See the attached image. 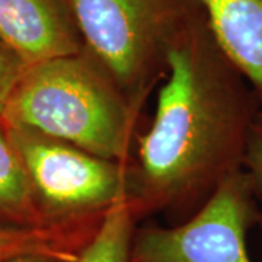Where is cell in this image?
I'll use <instances>...</instances> for the list:
<instances>
[{"label":"cell","mask_w":262,"mask_h":262,"mask_svg":"<svg viewBox=\"0 0 262 262\" xmlns=\"http://www.w3.org/2000/svg\"><path fill=\"white\" fill-rule=\"evenodd\" d=\"M28 64L0 39V118Z\"/></svg>","instance_id":"cell-12"},{"label":"cell","mask_w":262,"mask_h":262,"mask_svg":"<svg viewBox=\"0 0 262 262\" xmlns=\"http://www.w3.org/2000/svg\"><path fill=\"white\" fill-rule=\"evenodd\" d=\"M88 48L144 108L168 73L172 44L204 15L200 0H72Z\"/></svg>","instance_id":"cell-3"},{"label":"cell","mask_w":262,"mask_h":262,"mask_svg":"<svg viewBox=\"0 0 262 262\" xmlns=\"http://www.w3.org/2000/svg\"><path fill=\"white\" fill-rule=\"evenodd\" d=\"M256 217L251 181L239 169L187 220L137 226L131 262H252L246 236Z\"/></svg>","instance_id":"cell-5"},{"label":"cell","mask_w":262,"mask_h":262,"mask_svg":"<svg viewBox=\"0 0 262 262\" xmlns=\"http://www.w3.org/2000/svg\"><path fill=\"white\" fill-rule=\"evenodd\" d=\"M3 127L50 226L102 222L114 206L128 201L131 163L105 159L29 128Z\"/></svg>","instance_id":"cell-4"},{"label":"cell","mask_w":262,"mask_h":262,"mask_svg":"<svg viewBox=\"0 0 262 262\" xmlns=\"http://www.w3.org/2000/svg\"><path fill=\"white\" fill-rule=\"evenodd\" d=\"M143 108L88 50L28 66L0 121L131 163Z\"/></svg>","instance_id":"cell-2"},{"label":"cell","mask_w":262,"mask_h":262,"mask_svg":"<svg viewBox=\"0 0 262 262\" xmlns=\"http://www.w3.org/2000/svg\"><path fill=\"white\" fill-rule=\"evenodd\" d=\"M137 226L128 201L114 206L76 262H131Z\"/></svg>","instance_id":"cell-10"},{"label":"cell","mask_w":262,"mask_h":262,"mask_svg":"<svg viewBox=\"0 0 262 262\" xmlns=\"http://www.w3.org/2000/svg\"><path fill=\"white\" fill-rule=\"evenodd\" d=\"M0 262H70L58 256L47 255V253H34V255H24V256H16V258H10L6 261Z\"/></svg>","instance_id":"cell-13"},{"label":"cell","mask_w":262,"mask_h":262,"mask_svg":"<svg viewBox=\"0 0 262 262\" xmlns=\"http://www.w3.org/2000/svg\"><path fill=\"white\" fill-rule=\"evenodd\" d=\"M261 110L204 13L169 48L153 118L136 141L128 204L137 222L162 214L177 225L194 214L242 169Z\"/></svg>","instance_id":"cell-1"},{"label":"cell","mask_w":262,"mask_h":262,"mask_svg":"<svg viewBox=\"0 0 262 262\" xmlns=\"http://www.w3.org/2000/svg\"><path fill=\"white\" fill-rule=\"evenodd\" d=\"M0 39L28 66L83 48L72 0H0Z\"/></svg>","instance_id":"cell-6"},{"label":"cell","mask_w":262,"mask_h":262,"mask_svg":"<svg viewBox=\"0 0 262 262\" xmlns=\"http://www.w3.org/2000/svg\"><path fill=\"white\" fill-rule=\"evenodd\" d=\"M242 169L251 181L258 211L256 226L262 230V110L256 115L249 133Z\"/></svg>","instance_id":"cell-11"},{"label":"cell","mask_w":262,"mask_h":262,"mask_svg":"<svg viewBox=\"0 0 262 262\" xmlns=\"http://www.w3.org/2000/svg\"><path fill=\"white\" fill-rule=\"evenodd\" d=\"M102 222L76 226L0 227V261L47 253L70 262L79 259Z\"/></svg>","instance_id":"cell-8"},{"label":"cell","mask_w":262,"mask_h":262,"mask_svg":"<svg viewBox=\"0 0 262 262\" xmlns=\"http://www.w3.org/2000/svg\"><path fill=\"white\" fill-rule=\"evenodd\" d=\"M215 42L262 108V0H200Z\"/></svg>","instance_id":"cell-7"},{"label":"cell","mask_w":262,"mask_h":262,"mask_svg":"<svg viewBox=\"0 0 262 262\" xmlns=\"http://www.w3.org/2000/svg\"><path fill=\"white\" fill-rule=\"evenodd\" d=\"M50 226L39 208L28 173L0 121V227Z\"/></svg>","instance_id":"cell-9"}]
</instances>
